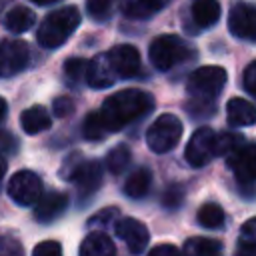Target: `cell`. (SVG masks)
Masks as SVG:
<instances>
[{"label":"cell","mask_w":256,"mask_h":256,"mask_svg":"<svg viewBox=\"0 0 256 256\" xmlns=\"http://www.w3.org/2000/svg\"><path fill=\"white\" fill-rule=\"evenodd\" d=\"M152 108L154 98L150 92L140 88H126L108 96L98 112L108 132H120L128 124L144 118L148 112H152Z\"/></svg>","instance_id":"cell-1"},{"label":"cell","mask_w":256,"mask_h":256,"mask_svg":"<svg viewBox=\"0 0 256 256\" xmlns=\"http://www.w3.org/2000/svg\"><path fill=\"white\" fill-rule=\"evenodd\" d=\"M228 74L222 66H200L196 68L186 82L188 94V112L190 116L204 118L212 116L216 110V98L224 90Z\"/></svg>","instance_id":"cell-2"},{"label":"cell","mask_w":256,"mask_h":256,"mask_svg":"<svg viewBox=\"0 0 256 256\" xmlns=\"http://www.w3.org/2000/svg\"><path fill=\"white\" fill-rule=\"evenodd\" d=\"M78 26H80V10L76 6H64V8L50 12L42 20V24L36 32V40L42 48L54 50V48L62 46L74 34V30Z\"/></svg>","instance_id":"cell-3"},{"label":"cell","mask_w":256,"mask_h":256,"mask_svg":"<svg viewBox=\"0 0 256 256\" xmlns=\"http://www.w3.org/2000/svg\"><path fill=\"white\" fill-rule=\"evenodd\" d=\"M190 56H192L190 44L174 34H164V36L154 38L148 48V58H150L152 66L160 72L172 70L174 66L182 64Z\"/></svg>","instance_id":"cell-4"},{"label":"cell","mask_w":256,"mask_h":256,"mask_svg":"<svg viewBox=\"0 0 256 256\" xmlns=\"http://www.w3.org/2000/svg\"><path fill=\"white\" fill-rule=\"evenodd\" d=\"M182 136V122L174 114H160L146 130V144L152 152H170Z\"/></svg>","instance_id":"cell-5"},{"label":"cell","mask_w":256,"mask_h":256,"mask_svg":"<svg viewBox=\"0 0 256 256\" xmlns=\"http://www.w3.org/2000/svg\"><path fill=\"white\" fill-rule=\"evenodd\" d=\"M254 156H256V150H254V144H250L248 140L238 146L236 150H232L230 154L224 156L228 168L234 172V178L238 182L240 188H244L246 196L250 198L252 194V188H254Z\"/></svg>","instance_id":"cell-6"},{"label":"cell","mask_w":256,"mask_h":256,"mask_svg":"<svg viewBox=\"0 0 256 256\" xmlns=\"http://www.w3.org/2000/svg\"><path fill=\"white\" fill-rule=\"evenodd\" d=\"M184 156L192 168H202L212 162V158H216V132L208 126L198 128L190 136Z\"/></svg>","instance_id":"cell-7"},{"label":"cell","mask_w":256,"mask_h":256,"mask_svg":"<svg viewBox=\"0 0 256 256\" xmlns=\"http://www.w3.org/2000/svg\"><path fill=\"white\" fill-rule=\"evenodd\" d=\"M42 194V180L32 170H18L8 180V196L18 206H32Z\"/></svg>","instance_id":"cell-8"},{"label":"cell","mask_w":256,"mask_h":256,"mask_svg":"<svg viewBox=\"0 0 256 256\" xmlns=\"http://www.w3.org/2000/svg\"><path fill=\"white\" fill-rule=\"evenodd\" d=\"M30 60V48L24 40H2L0 42V76L10 78L20 74Z\"/></svg>","instance_id":"cell-9"},{"label":"cell","mask_w":256,"mask_h":256,"mask_svg":"<svg viewBox=\"0 0 256 256\" xmlns=\"http://www.w3.org/2000/svg\"><path fill=\"white\" fill-rule=\"evenodd\" d=\"M256 10L248 2H234L228 12V30L234 38L254 42L256 40Z\"/></svg>","instance_id":"cell-10"},{"label":"cell","mask_w":256,"mask_h":256,"mask_svg":"<svg viewBox=\"0 0 256 256\" xmlns=\"http://www.w3.org/2000/svg\"><path fill=\"white\" fill-rule=\"evenodd\" d=\"M114 232L126 244V248L132 254H142L148 246V240H150V232H148L146 224H142L136 218H122L120 216L114 222Z\"/></svg>","instance_id":"cell-11"},{"label":"cell","mask_w":256,"mask_h":256,"mask_svg":"<svg viewBox=\"0 0 256 256\" xmlns=\"http://www.w3.org/2000/svg\"><path fill=\"white\" fill-rule=\"evenodd\" d=\"M70 182L76 186L78 196L86 200L102 186V166L94 160H82L74 170Z\"/></svg>","instance_id":"cell-12"},{"label":"cell","mask_w":256,"mask_h":256,"mask_svg":"<svg viewBox=\"0 0 256 256\" xmlns=\"http://www.w3.org/2000/svg\"><path fill=\"white\" fill-rule=\"evenodd\" d=\"M106 54L118 78H134L140 72V52L132 44H118Z\"/></svg>","instance_id":"cell-13"},{"label":"cell","mask_w":256,"mask_h":256,"mask_svg":"<svg viewBox=\"0 0 256 256\" xmlns=\"http://www.w3.org/2000/svg\"><path fill=\"white\" fill-rule=\"evenodd\" d=\"M84 78H86V84L90 88H94V90L110 88L118 80V76H116V72H114V68H112L106 52L96 54L90 62H86V74H84Z\"/></svg>","instance_id":"cell-14"},{"label":"cell","mask_w":256,"mask_h":256,"mask_svg":"<svg viewBox=\"0 0 256 256\" xmlns=\"http://www.w3.org/2000/svg\"><path fill=\"white\" fill-rule=\"evenodd\" d=\"M34 204H36L34 218L42 224H50V222H54L56 218H60L64 214V210L68 206V196L64 192L50 190L46 194H40Z\"/></svg>","instance_id":"cell-15"},{"label":"cell","mask_w":256,"mask_h":256,"mask_svg":"<svg viewBox=\"0 0 256 256\" xmlns=\"http://www.w3.org/2000/svg\"><path fill=\"white\" fill-rule=\"evenodd\" d=\"M226 118L228 124L234 128L252 126L256 122V108L246 98H230L226 102Z\"/></svg>","instance_id":"cell-16"},{"label":"cell","mask_w":256,"mask_h":256,"mask_svg":"<svg viewBox=\"0 0 256 256\" xmlns=\"http://www.w3.org/2000/svg\"><path fill=\"white\" fill-rule=\"evenodd\" d=\"M78 252L82 256H112L116 254V246L112 242V238L102 232V230H92L90 234H86V238L82 240Z\"/></svg>","instance_id":"cell-17"},{"label":"cell","mask_w":256,"mask_h":256,"mask_svg":"<svg viewBox=\"0 0 256 256\" xmlns=\"http://www.w3.org/2000/svg\"><path fill=\"white\" fill-rule=\"evenodd\" d=\"M20 126L26 134H40L52 126V118L44 106L36 104V106L26 108L20 114Z\"/></svg>","instance_id":"cell-18"},{"label":"cell","mask_w":256,"mask_h":256,"mask_svg":"<svg viewBox=\"0 0 256 256\" xmlns=\"http://www.w3.org/2000/svg\"><path fill=\"white\" fill-rule=\"evenodd\" d=\"M190 12L198 28H210L220 20L222 8L218 0H192Z\"/></svg>","instance_id":"cell-19"},{"label":"cell","mask_w":256,"mask_h":256,"mask_svg":"<svg viewBox=\"0 0 256 256\" xmlns=\"http://www.w3.org/2000/svg\"><path fill=\"white\" fill-rule=\"evenodd\" d=\"M150 186H152V172L148 168H136L132 174H128L124 182V194L138 200L150 192Z\"/></svg>","instance_id":"cell-20"},{"label":"cell","mask_w":256,"mask_h":256,"mask_svg":"<svg viewBox=\"0 0 256 256\" xmlns=\"http://www.w3.org/2000/svg\"><path fill=\"white\" fill-rule=\"evenodd\" d=\"M34 22H36V14L28 6H14L4 16V26L10 32H16V34L30 30L34 26Z\"/></svg>","instance_id":"cell-21"},{"label":"cell","mask_w":256,"mask_h":256,"mask_svg":"<svg viewBox=\"0 0 256 256\" xmlns=\"http://www.w3.org/2000/svg\"><path fill=\"white\" fill-rule=\"evenodd\" d=\"M196 220L202 228H210V230H218L224 226V220H226V214L224 210L220 208V204L216 202H206L200 206L198 214H196Z\"/></svg>","instance_id":"cell-22"},{"label":"cell","mask_w":256,"mask_h":256,"mask_svg":"<svg viewBox=\"0 0 256 256\" xmlns=\"http://www.w3.org/2000/svg\"><path fill=\"white\" fill-rule=\"evenodd\" d=\"M170 0H130L124 6V14L130 18H150L154 12L166 8Z\"/></svg>","instance_id":"cell-23"},{"label":"cell","mask_w":256,"mask_h":256,"mask_svg":"<svg viewBox=\"0 0 256 256\" xmlns=\"http://www.w3.org/2000/svg\"><path fill=\"white\" fill-rule=\"evenodd\" d=\"M182 250L188 252V254H194V256H214V254L222 252V244L218 240H212V238L192 236L184 242Z\"/></svg>","instance_id":"cell-24"},{"label":"cell","mask_w":256,"mask_h":256,"mask_svg":"<svg viewBox=\"0 0 256 256\" xmlns=\"http://www.w3.org/2000/svg\"><path fill=\"white\" fill-rule=\"evenodd\" d=\"M130 160H132L130 148H128L126 144H118V146H114V148L106 154V168H108L114 176H120V174L128 168Z\"/></svg>","instance_id":"cell-25"},{"label":"cell","mask_w":256,"mask_h":256,"mask_svg":"<svg viewBox=\"0 0 256 256\" xmlns=\"http://www.w3.org/2000/svg\"><path fill=\"white\" fill-rule=\"evenodd\" d=\"M82 136L86 140H94V142H100V140H104L108 136V130H106L98 110L86 114V118L82 122Z\"/></svg>","instance_id":"cell-26"},{"label":"cell","mask_w":256,"mask_h":256,"mask_svg":"<svg viewBox=\"0 0 256 256\" xmlns=\"http://www.w3.org/2000/svg\"><path fill=\"white\" fill-rule=\"evenodd\" d=\"M86 62L84 58H78V56H72L64 62V78L68 82L70 88H78L80 82L84 80V74H86Z\"/></svg>","instance_id":"cell-27"},{"label":"cell","mask_w":256,"mask_h":256,"mask_svg":"<svg viewBox=\"0 0 256 256\" xmlns=\"http://www.w3.org/2000/svg\"><path fill=\"white\" fill-rule=\"evenodd\" d=\"M118 218H120V210L116 206H106L88 218V226L92 230H106V228H112Z\"/></svg>","instance_id":"cell-28"},{"label":"cell","mask_w":256,"mask_h":256,"mask_svg":"<svg viewBox=\"0 0 256 256\" xmlns=\"http://www.w3.org/2000/svg\"><path fill=\"white\" fill-rule=\"evenodd\" d=\"M244 142H246V138L242 134H236V132L216 134V156H226L232 150H236L238 146H242Z\"/></svg>","instance_id":"cell-29"},{"label":"cell","mask_w":256,"mask_h":256,"mask_svg":"<svg viewBox=\"0 0 256 256\" xmlns=\"http://www.w3.org/2000/svg\"><path fill=\"white\" fill-rule=\"evenodd\" d=\"M256 220L250 218L246 220V224L242 226L240 230V246H238V252H244V254H254L256 246H254V240H256Z\"/></svg>","instance_id":"cell-30"},{"label":"cell","mask_w":256,"mask_h":256,"mask_svg":"<svg viewBox=\"0 0 256 256\" xmlns=\"http://www.w3.org/2000/svg\"><path fill=\"white\" fill-rule=\"evenodd\" d=\"M184 202V188L180 184H172L164 190L162 194V206L168 208V210H174V208H180Z\"/></svg>","instance_id":"cell-31"},{"label":"cell","mask_w":256,"mask_h":256,"mask_svg":"<svg viewBox=\"0 0 256 256\" xmlns=\"http://www.w3.org/2000/svg\"><path fill=\"white\" fill-rule=\"evenodd\" d=\"M112 0H86V10L94 20H104L110 12Z\"/></svg>","instance_id":"cell-32"},{"label":"cell","mask_w":256,"mask_h":256,"mask_svg":"<svg viewBox=\"0 0 256 256\" xmlns=\"http://www.w3.org/2000/svg\"><path fill=\"white\" fill-rule=\"evenodd\" d=\"M52 112H54V116H58V118L70 116V114L74 112V100H72L70 96H58V98H54V102H52Z\"/></svg>","instance_id":"cell-33"},{"label":"cell","mask_w":256,"mask_h":256,"mask_svg":"<svg viewBox=\"0 0 256 256\" xmlns=\"http://www.w3.org/2000/svg\"><path fill=\"white\" fill-rule=\"evenodd\" d=\"M36 256H60L62 254V244L56 240H42L34 246L32 250Z\"/></svg>","instance_id":"cell-34"},{"label":"cell","mask_w":256,"mask_h":256,"mask_svg":"<svg viewBox=\"0 0 256 256\" xmlns=\"http://www.w3.org/2000/svg\"><path fill=\"white\" fill-rule=\"evenodd\" d=\"M82 160H84L82 152H72V154H68L66 160H64V164H62V168H60V176H62L64 180H70L72 174H74V170L78 168V164H80Z\"/></svg>","instance_id":"cell-35"},{"label":"cell","mask_w":256,"mask_h":256,"mask_svg":"<svg viewBox=\"0 0 256 256\" xmlns=\"http://www.w3.org/2000/svg\"><path fill=\"white\" fill-rule=\"evenodd\" d=\"M242 84H244L246 94H250V96H254V94H256V62H250V64L244 68Z\"/></svg>","instance_id":"cell-36"},{"label":"cell","mask_w":256,"mask_h":256,"mask_svg":"<svg viewBox=\"0 0 256 256\" xmlns=\"http://www.w3.org/2000/svg\"><path fill=\"white\" fill-rule=\"evenodd\" d=\"M18 150V140L6 132V130H0V152H6V154H14Z\"/></svg>","instance_id":"cell-37"},{"label":"cell","mask_w":256,"mask_h":256,"mask_svg":"<svg viewBox=\"0 0 256 256\" xmlns=\"http://www.w3.org/2000/svg\"><path fill=\"white\" fill-rule=\"evenodd\" d=\"M0 254H22V246L16 238L0 236Z\"/></svg>","instance_id":"cell-38"},{"label":"cell","mask_w":256,"mask_h":256,"mask_svg":"<svg viewBox=\"0 0 256 256\" xmlns=\"http://www.w3.org/2000/svg\"><path fill=\"white\" fill-rule=\"evenodd\" d=\"M176 252H178V248L172 244H160V246H154L150 250V254H176Z\"/></svg>","instance_id":"cell-39"},{"label":"cell","mask_w":256,"mask_h":256,"mask_svg":"<svg viewBox=\"0 0 256 256\" xmlns=\"http://www.w3.org/2000/svg\"><path fill=\"white\" fill-rule=\"evenodd\" d=\"M6 170H8V162H6V158H4L2 152H0V184H2V180H4V176H6Z\"/></svg>","instance_id":"cell-40"},{"label":"cell","mask_w":256,"mask_h":256,"mask_svg":"<svg viewBox=\"0 0 256 256\" xmlns=\"http://www.w3.org/2000/svg\"><path fill=\"white\" fill-rule=\"evenodd\" d=\"M6 112H8V104H6V100L0 96V122L6 118Z\"/></svg>","instance_id":"cell-41"},{"label":"cell","mask_w":256,"mask_h":256,"mask_svg":"<svg viewBox=\"0 0 256 256\" xmlns=\"http://www.w3.org/2000/svg\"><path fill=\"white\" fill-rule=\"evenodd\" d=\"M32 2H36V4H40V6H46V4H54V2H58V0H32Z\"/></svg>","instance_id":"cell-42"}]
</instances>
